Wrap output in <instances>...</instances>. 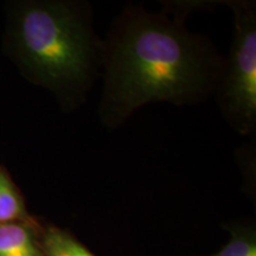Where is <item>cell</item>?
<instances>
[{
  "label": "cell",
  "mask_w": 256,
  "mask_h": 256,
  "mask_svg": "<svg viewBox=\"0 0 256 256\" xmlns=\"http://www.w3.org/2000/svg\"><path fill=\"white\" fill-rule=\"evenodd\" d=\"M40 241L46 256H95L72 232L55 226L42 230Z\"/></svg>",
  "instance_id": "cell-6"
},
{
  "label": "cell",
  "mask_w": 256,
  "mask_h": 256,
  "mask_svg": "<svg viewBox=\"0 0 256 256\" xmlns=\"http://www.w3.org/2000/svg\"><path fill=\"white\" fill-rule=\"evenodd\" d=\"M12 222H28V214L20 192L0 166V224Z\"/></svg>",
  "instance_id": "cell-7"
},
{
  "label": "cell",
  "mask_w": 256,
  "mask_h": 256,
  "mask_svg": "<svg viewBox=\"0 0 256 256\" xmlns=\"http://www.w3.org/2000/svg\"><path fill=\"white\" fill-rule=\"evenodd\" d=\"M234 14V36L214 94L223 118L246 136L256 132V5L228 2Z\"/></svg>",
  "instance_id": "cell-3"
},
{
  "label": "cell",
  "mask_w": 256,
  "mask_h": 256,
  "mask_svg": "<svg viewBox=\"0 0 256 256\" xmlns=\"http://www.w3.org/2000/svg\"><path fill=\"white\" fill-rule=\"evenodd\" d=\"M0 256H46L40 235L28 222L0 224Z\"/></svg>",
  "instance_id": "cell-4"
},
{
  "label": "cell",
  "mask_w": 256,
  "mask_h": 256,
  "mask_svg": "<svg viewBox=\"0 0 256 256\" xmlns=\"http://www.w3.org/2000/svg\"><path fill=\"white\" fill-rule=\"evenodd\" d=\"M185 10L146 11L130 5L104 40L101 122L114 130L153 102L191 106L215 92L223 56L184 24Z\"/></svg>",
  "instance_id": "cell-1"
},
{
  "label": "cell",
  "mask_w": 256,
  "mask_h": 256,
  "mask_svg": "<svg viewBox=\"0 0 256 256\" xmlns=\"http://www.w3.org/2000/svg\"><path fill=\"white\" fill-rule=\"evenodd\" d=\"M11 36L30 78L49 88L64 110H78L102 74L104 40L95 32L90 4L23 2L14 14Z\"/></svg>",
  "instance_id": "cell-2"
},
{
  "label": "cell",
  "mask_w": 256,
  "mask_h": 256,
  "mask_svg": "<svg viewBox=\"0 0 256 256\" xmlns=\"http://www.w3.org/2000/svg\"><path fill=\"white\" fill-rule=\"evenodd\" d=\"M229 241L218 252L208 256H256V223L254 220H238L224 223Z\"/></svg>",
  "instance_id": "cell-5"
}]
</instances>
